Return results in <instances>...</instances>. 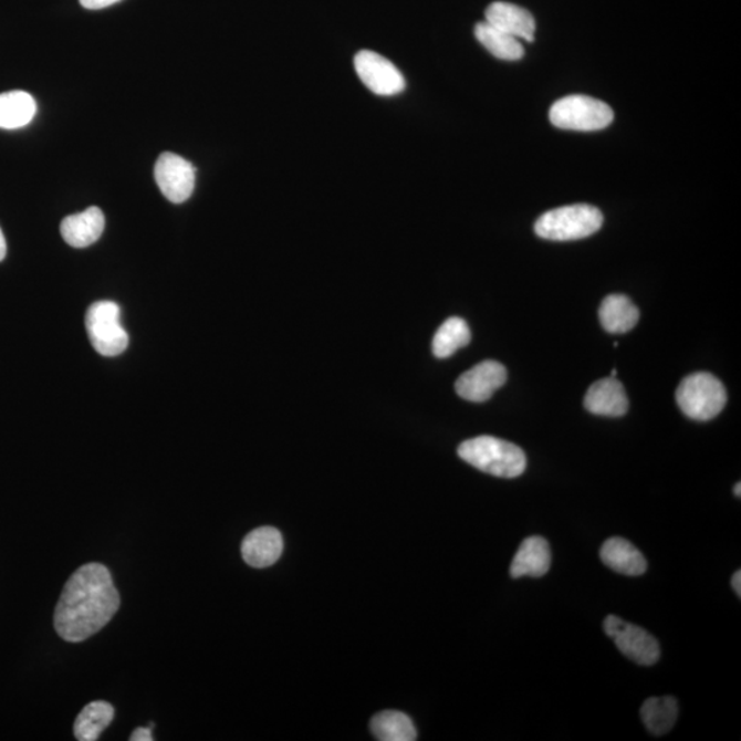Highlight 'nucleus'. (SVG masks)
Here are the masks:
<instances>
[{"mask_svg": "<svg viewBox=\"0 0 741 741\" xmlns=\"http://www.w3.org/2000/svg\"><path fill=\"white\" fill-rule=\"evenodd\" d=\"M119 595L109 570L88 563L74 572L56 604L55 630L66 641L87 640L116 615Z\"/></svg>", "mask_w": 741, "mask_h": 741, "instance_id": "f257e3e1", "label": "nucleus"}, {"mask_svg": "<svg viewBox=\"0 0 741 741\" xmlns=\"http://www.w3.org/2000/svg\"><path fill=\"white\" fill-rule=\"evenodd\" d=\"M458 453L476 469L499 478H516L526 470L528 459L523 450L495 437L471 438L460 445Z\"/></svg>", "mask_w": 741, "mask_h": 741, "instance_id": "f03ea898", "label": "nucleus"}, {"mask_svg": "<svg viewBox=\"0 0 741 741\" xmlns=\"http://www.w3.org/2000/svg\"><path fill=\"white\" fill-rule=\"evenodd\" d=\"M603 221V213L592 205H568L541 216L535 221L534 231L549 241H577L601 230Z\"/></svg>", "mask_w": 741, "mask_h": 741, "instance_id": "7ed1b4c3", "label": "nucleus"}, {"mask_svg": "<svg viewBox=\"0 0 741 741\" xmlns=\"http://www.w3.org/2000/svg\"><path fill=\"white\" fill-rule=\"evenodd\" d=\"M676 398L682 413L699 421L714 419L728 400L726 386L709 373H697L682 379Z\"/></svg>", "mask_w": 741, "mask_h": 741, "instance_id": "20e7f679", "label": "nucleus"}, {"mask_svg": "<svg viewBox=\"0 0 741 741\" xmlns=\"http://www.w3.org/2000/svg\"><path fill=\"white\" fill-rule=\"evenodd\" d=\"M551 123L556 128L592 133L607 128L614 112L604 102L586 95H570L559 100L550 111Z\"/></svg>", "mask_w": 741, "mask_h": 741, "instance_id": "39448f33", "label": "nucleus"}, {"mask_svg": "<svg viewBox=\"0 0 741 741\" xmlns=\"http://www.w3.org/2000/svg\"><path fill=\"white\" fill-rule=\"evenodd\" d=\"M85 327L91 345L102 356H118L128 347V334L123 327L122 310L116 302L100 301L91 305Z\"/></svg>", "mask_w": 741, "mask_h": 741, "instance_id": "423d86ee", "label": "nucleus"}, {"mask_svg": "<svg viewBox=\"0 0 741 741\" xmlns=\"http://www.w3.org/2000/svg\"><path fill=\"white\" fill-rule=\"evenodd\" d=\"M604 632L613 638L615 646L626 658L641 666H653L660 658L657 638L640 626L625 623L624 619L608 615L604 620Z\"/></svg>", "mask_w": 741, "mask_h": 741, "instance_id": "0eeeda50", "label": "nucleus"}, {"mask_svg": "<svg viewBox=\"0 0 741 741\" xmlns=\"http://www.w3.org/2000/svg\"><path fill=\"white\" fill-rule=\"evenodd\" d=\"M154 178L164 197L174 203L186 202L196 188V168L174 153H164L158 157Z\"/></svg>", "mask_w": 741, "mask_h": 741, "instance_id": "6e6552de", "label": "nucleus"}, {"mask_svg": "<svg viewBox=\"0 0 741 741\" xmlns=\"http://www.w3.org/2000/svg\"><path fill=\"white\" fill-rule=\"evenodd\" d=\"M355 70L364 85L376 95L393 96L406 90V79L397 66L374 51H361L355 56Z\"/></svg>", "mask_w": 741, "mask_h": 741, "instance_id": "1a4fd4ad", "label": "nucleus"}, {"mask_svg": "<svg viewBox=\"0 0 741 741\" xmlns=\"http://www.w3.org/2000/svg\"><path fill=\"white\" fill-rule=\"evenodd\" d=\"M507 369L503 364L487 361L466 370L456 382V392L461 398L471 403H484L492 398L495 390L504 386Z\"/></svg>", "mask_w": 741, "mask_h": 741, "instance_id": "9d476101", "label": "nucleus"}, {"mask_svg": "<svg viewBox=\"0 0 741 741\" xmlns=\"http://www.w3.org/2000/svg\"><path fill=\"white\" fill-rule=\"evenodd\" d=\"M584 406L593 415L619 418L628 413L629 400L624 385L615 376H608L589 387Z\"/></svg>", "mask_w": 741, "mask_h": 741, "instance_id": "9b49d317", "label": "nucleus"}, {"mask_svg": "<svg viewBox=\"0 0 741 741\" xmlns=\"http://www.w3.org/2000/svg\"><path fill=\"white\" fill-rule=\"evenodd\" d=\"M283 538L278 529L264 526L253 530L242 543L243 561L254 568H267L279 561Z\"/></svg>", "mask_w": 741, "mask_h": 741, "instance_id": "f8f14e48", "label": "nucleus"}, {"mask_svg": "<svg viewBox=\"0 0 741 741\" xmlns=\"http://www.w3.org/2000/svg\"><path fill=\"white\" fill-rule=\"evenodd\" d=\"M61 236L72 248L83 249L94 244L105 230V215L91 207L82 213L67 216L61 222Z\"/></svg>", "mask_w": 741, "mask_h": 741, "instance_id": "ddd939ff", "label": "nucleus"}, {"mask_svg": "<svg viewBox=\"0 0 741 741\" xmlns=\"http://www.w3.org/2000/svg\"><path fill=\"white\" fill-rule=\"evenodd\" d=\"M484 15H487L488 24L498 28V30L516 39L533 42L535 21L529 10L512 3L494 2L484 11Z\"/></svg>", "mask_w": 741, "mask_h": 741, "instance_id": "4468645a", "label": "nucleus"}, {"mask_svg": "<svg viewBox=\"0 0 741 741\" xmlns=\"http://www.w3.org/2000/svg\"><path fill=\"white\" fill-rule=\"evenodd\" d=\"M551 549L549 541L533 535L523 541L511 563V577H543L550 572Z\"/></svg>", "mask_w": 741, "mask_h": 741, "instance_id": "2eb2a0df", "label": "nucleus"}, {"mask_svg": "<svg viewBox=\"0 0 741 741\" xmlns=\"http://www.w3.org/2000/svg\"><path fill=\"white\" fill-rule=\"evenodd\" d=\"M602 562L615 573L637 577L647 572V561L640 551L628 540L613 538L603 544L601 550Z\"/></svg>", "mask_w": 741, "mask_h": 741, "instance_id": "dca6fc26", "label": "nucleus"}, {"mask_svg": "<svg viewBox=\"0 0 741 741\" xmlns=\"http://www.w3.org/2000/svg\"><path fill=\"white\" fill-rule=\"evenodd\" d=\"M598 319L606 332L612 334H625L636 327L640 312L633 304L629 296L623 294H612L603 300Z\"/></svg>", "mask_w": 741, "mask_h": 741, "instance_id": "f3484780", "label": "nucleus"}, {"mask_svg": "<svg viewBox=\"0 0 741 741\" xmlns=\"http://www.w3.org/2000/svg\"><path fill=\"white\" fill-rule=\"evenodd\" d=\"M38 112L36 101L25 91H10L0 94V128L19 129L27 127Z\"/></svg>", "mask_w": 741, "mask_h": 741, "instance_id": "a211bd4d", "label": "nucleus"}, {"mask_svg": "<svg viewBox=\"0 0 741 741\" xmlns=\"http://www.w3.org/2000/svg\"><path fill=\"white\" fill-rule=\"evenodd\" d=\"M114 718V709L111 703L91 702L84 707L74 721V737L80 741L98 740L101 733L111 726Z\"/></svg>", "mask_w": 741, "mask_h": 741, "instance_id": "6ab92c4d", "label": "nucleus"}, {"mask_svg": "<svg viewBox=\"0 0 741 741\" xmlns=\"http://www.w3.org/2000/svg\"><path fill=\"white\" fill-rule=\"evenodd\" d=\"M476 38L490 54L503 61H519L523 59L524 50L519 40L498 30L487 21L476 25Z\"/></svg>", "mask_w": 741, "mask_h": 741, "instance_id": "aec40b11", "label": "nucleus"}, {"mask_svg": "<svg viewBox=\"0 0 741 741\" xmlns=\"http://www.w3.org/2000/svg\"><path fill=\"white\" fill-rule=\"evenodd\" d=\"M370 732L380 741H414L418 739L413 720L400 711H382L370 720Z\"/></svg>", "mask_w": 741, "mask_h": 741, "instance_id": "412c9836", "label": "nucleus"}, {"mask_svg": "<svg viewBox=\"0 0 741 741\" xmlns=\"http://www.w3.org/2000/svg\"><path fill=\"white\" fill-rule=\"evenodd\" d=\"M640 714L649 732L655 737H664L671 731L677 721V700L671 697L647 699L641 707Z\"/></svg>", "mask_w": 741, "mask_h": 741, "instance_id": "4be33fe9", "label": "nucleus"}, {"mask_svg": "<svg viewBox=\"0 0 741 741\" xmlns=\"http://www.w3.org/2000/svg\"><path fill=\"white\" fill-rule=\"evenodd\" d=\"M471 332L463 319L450 317L442 324L432 340V353L438 358H448L470 344Z\"/></svg>", "mask_w": 741, "mask_h": 741, "instance_id": "5701e85b", "label": "nucleus"}, {"mask_svg": "<svg viewBox=\"0 0 741 741\" xmlns=\"http://www.w3.org/2000/svg\"><path fill=\"white\" fill-rule=\"evenodd\" d=\"M118 2H122V0H80V4H82L84 9L88 10L106 9L109 8V6L116 4Z\"/></svg>", "mask_w": 741, "mask_h": 741, "instance_id": "b1692460", "label": "nucleus"}, {"mask_svg": "<svg viewBox=\"0 0 741 741\" xmlns=\"http://www.w3.org/2000/svg\"><path fill=\"white\" fill-rule=\"evenodd\" d=\"M152 727L135 729L131 734V741H153Z\"/></svg>", "mask_w": 741, "mask_h": 741, "instance_id": "393cba45", "label": "nucleus"}, {"mask_svg": "<svg viewBox=\"0 0 741 741\" xmlns=\"http://www.w3.org/2000/svg\"><path fill=\"white\" fill-rule=\"evenodd\" d=\"M732 586H733V591L737 592V595L740 597L741 596V573H740V570H739V572L733 574Z\"/></svg>", "mask_w": 741, "mask_h": 741, "instance_id": "a878e982", "label": "nucleus"}, {"mask_svg": "<svg viewBox=\"0 0 741 741\" xmlns=\"http://www.w3.org/2000/svg\"><path fill=\"white\" fill-rule=\"evenodd\" d=\"M6 253H8V244H6L3 232L0 230V261L6 258Z\"/></svg>", "mask_w": 741, "mask_h": 741, "instance_id": "bb28decb", "label": "nucleus"}, {"mask_svg": "<svg viewBox=\"0 0 741 741\" xmlns=\"http://www.w3.org/2000/svg\"><path fill=\"white\" fill-rule=\"evenodd\" d=\"M740 488H741V484H740V482H739V483L737 484V487H734V494H737L738 498H740V495H741V493H740Z\"/></svg>", "mask_w": 741, "mask_h": 741, "instance_id": "cd10ccee", "label": "nucleus"}, {"mask_svg": "<svg viewBox=\"0 0 741 741\" xmlns=\"http://www.w3.org/2000/svg\"><path fill=\"white\" fill-rule=\"evenodd\" d=\"M617 374H618V373H617V369L614 368V369H613V373H612V376H617Z\"/></svg>", "mask_w": 741, "mask_h": 741, "instance_id": "c85d7f7f", "label": "nucleus"}]
</instances>
